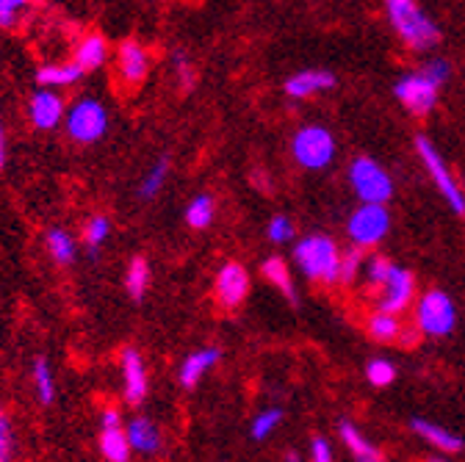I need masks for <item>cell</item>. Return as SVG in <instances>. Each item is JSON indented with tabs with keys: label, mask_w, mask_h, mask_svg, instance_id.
I'll list each match as a JSON object with an SVG mask.
<instances>
[{
	"label": "cell",
	"mask_w": 465,
	"mask_h": 462,
	"mask_svg": "<svg viewBox=\"0 0 465 462\" xmlns=\"http://www.w3.org/2000/svg\"><path fill=\"white\" fill-rule=\"evenodd\" d=\"M385 15L396 36L401 39L404 47H411L413 53H427L440 42V28L438 23L413 0H388Z\"/></svg>",
	"instance_id": "cell-1"
},
{
	"label": "cell",
	"mask_w": 465,
	"mask_h": 462,
	"mask_svg": "<svg viewBox=\"0 0 465 462\" xmlns=\"http://www.w3.org/2000/svg\"><path fill=\"white\" fill-rule=\"evenodd\" d=\"M341 247L324 236V233H313V236H305L294 244V258L297 269L313 280V282H324V285H332L338 282V266H341Z\"/></svg>",
	"instance_id": "cell-2"
},
{
	"label": "cell",
	"mask_w": 465,
	"mask_h": 462,
	"mask_svg": "<svg viewBox=\"0 0 465 462\" xmlns=\"http://www.w3.org/2000/svg\"><path fill=\"white\" fill-rule=\"evenodd\" d=\"M346 178L361 205H385L393 197L391 172L369 155H358L355 161H349Z\"/></svg>",
	"instance_id": "cell-3"
},
{
	"label": "cell",
	"mask_w": 465,
	"mask_h": 462,
	"mask_svg": "<svg viewBox=\"0 0 465 462\" xmlns=\"http://www.w3.org/2000/svg\"><path fill=\"white\" fill-rule=\"evenodd\" d=\"M291 155L308 172L327 169L335 161V136L324 125H302L291 139Z\"/></svg>",
	"instance_id": "cell-4"
},
{
	"label": "cell",
	"mask_w": 465,
	"mask_h": 462,
	"mask_svg": "<svg viewBox=\"0 0 465 462\" xmlns=\"http://www.w3.org/2000/svg\"><path fill=\"white\" fill-rule=\"evenodd\" d=\"M111 128L108 108L97 97H81L67 111V136L78 144L100 142Z\"/></svg>",
	"instance_id": "cell-5"
},
{
	"label": "cell",
	"mask_w": 465,
	"mask_h": 462,
	"mask_svg": "<svg viewBox=\"0 0 465 462\" xmlns=\"http://www.w3.org/2000/svg\"><path fill=\"white\" fill-rule=\"evenodd\" d=\"M454 324H457V308L446 291L432 288V291L421 294V300L416 302V329L421 335L446 338L454 332Z\"/></svg>",
	"instance_id": "cell-6"
},
{
	"label": "cell",
	"mask_w": 465,
	"mask_h": 462,
	"mask_svg": "<svg viewBox=\"0 0 465 462\" xmlns=\"http://www.w3.org/2000/svg\"><path fill=\"white\" fill-rule=\"evenodd\" d=\"M391 230V213L385 205H358L346 221V236L355 250H374Z\"/></svg>",
	"instance_id": "cell-7"
},
{
	"label": "cell",
	"mask_w": 465,
	"mask_h": 462,
	"mask_svg": "<svg viewBox=\"0 0 465 462\" xmlns=\"http://www.w3.org/2000/svg\"><path fill=\"white\" fill-rule=\"evenodd\" d=\"M416 150H419L421 163H424L427 172H430V178H432L435 189H438V192L443 194V200L449 202V208H451L457 216H465V194H462L460 183L454 181L451 169H449V163L443 161L440 150H438L427 136H416Z\"/></svg>",
	"instance_id": "cell-8"
},
{
	"label": "cell",
	"mask_w": 465,
	"mask_h": 462,
	"mask_svg": "<svg viewBox=\"0 0 465 462\" xmlns=\"http://www.w3.org/2000/svg\"><path fill=\"white\" fill-rule=\"evenodd\" d=\"M438 92L440 89L421 70L399 75V81L393 86L396 100L404 105L407 113H413V117H427V113L438 105Z\"/></svg>",
	"instance_id": "cell-9"
},
{
	"label": "cell",
	"mask_w": 465,
	"mask_h": 462,
	"mask_svg": "<svg viewBox=\"0 0 465 462\" xmlns=\"http://www.w3.org/2000/svg\"><path fill=\"white\" fill-rule=\"evenodd\" d=\"M413 300H416V277H413V271L404 269V266H393L388 282L382 285V291L377 297V310L399 316V313H404L407 308L413 305Z\"/></svg>",
	"instance_id": "cell-10"
},
{
	"label": "cell",
	"mask_w": 465,
	"mask_h": 462,
	"mask_svg": "<svg viewBox=\"0 0 465 462\" xmlns=\"http://www.w3.org/2000/svg\"><path fill=\"white\" fill-rule=\"evenodd\" d=\"M213 294H216V302L222 308H227V310L239 308L247 300V294H250V271L242 263H236V260L224 263L216 271Z\"/></svg>",
	"instance_id": "cell-11"
},
{
	"label": "cell",
	"mask_w": 465,
	"mask_h": 462,
	"mask_svg": "<svg viewBox=\"0 0 465 462\" xmlns=\"http://www.w3.org/2000/svg\"><path fill=\"white\" fill-rule=\"evenodd\" d=\"M28 120L39 131H53L64 120V97L53 89H39L28 100Z\"/></svg>",
	"instance_id": "cell-12"
},
{
	"label": "cell",
	"mask_w": 465,
	"mask_h": 462,
	"mask_svg": "<svg viewBox=\"0 0 465 462\" xmlns=\"http://www.w3.org/2000/svg\"><path fill=\"white\" fill-rule=\"evenodd\" d=\"M335 84H338V78L330 70H302L285 81V94L294 100H308V97L335 89Z\"/></svg>",
	"instance_id": "cell-13"
},
{
	"label": "cell",
	"mask_w": 465,
	"mask_h": 462,
	"mask_svg": "<svg viewBox=\"0 0 465 462\" xmlns=\"http://www.w3.org/2000/svg\"><path fill=\"white\" fill-rule=\"evenodd\" d=\"M116 70H120V75H123V81L128 86L142 84L147 78V70H150V55H147V50L139 42H134V39L123 42L120 44V53H116Z\"/></svg>",
	"instance_id": "cell-14"
},
{
	"label": "cell",
	"mask_w": 465,
	"mask_h": 462,
	"mask_svg": "<svg viewBox=\"0 0 465 462\" xmlns=\"http://www.w3.org/2000/svg\"><path fill=\"white\" fill-rule=\"evenodd\" d=\"M338 437L343 440V446L349 448V454L355 457V462H385V454L377 443H371L361 427L349 418H341L338 421Z\"/></svg>",
	"instance_id": "cell-15"
},
{
	"label": "cell",
	"mask_w": 465,
	"mask_h": 462,
	"mask_svg": "<svg viewBox=\"0 0 465 462\" xmlns=\"http://www.w3.org/2000/svg\"><path fill=\"white\" fill-rule=\"evenodd\" d=\"M219 360H222V349H219V346H203V349L192 352V355L181 363V369H178V382H181L186 390H192L194 385H200V379H203Z\"/></svg>",
	"instance_id": "cell-16"
},
{
	"label": "cell",
	"mask_w": 465,
	"mask_h": 462,
	"mask_svg": "<svg viewBox=\"0 0 465 462\" xmlns=\"http://www.w3.org/2000/svg\"><path fill=\"white\" fill-rule=\"evenodd\" d=\"M123 382H125V398L128 404H142L147 396V369L142 355L128 346L123 352Z\"/></svg>",
	"instance_id": "cell-17"
},
{
	"label": "cell",
	"mask_w": 465,
	"mask_h": 462,
	"mask_svg": "<svg viewBox=\"0 0 465 462\" xmlns=\"http://www.w3.org/2000/svg\"><path fill=\"white\" fill-rule=\"evenodd\" d=\"M411 429L419 435V437H424L430 446H435L438 451H443V454H460L462 451V437L457 435V432H451V429H446V427H440V424H432V421H427V418H413L411 421Z\"/></svg>",
	"instance_id": "cell-18"
},
{
	"label": "cell",
	"mask_w": 465,
	"mask_h": 462,
	"mask_svg": "<svg viewBox=\"0 0 465 462\" xmlns=\"http://www.w3.org/2000/svg\"><path fill=\"white\" fill-rule=\"evenodd\" d=\"M125 437H128L131 448L139 451V454L161 451V429L150 418H144V416H136V418H131L125 424Z\"/></svg>",
	"instance_id": "cell-19"
},
{
	"label": "cell",
	"mask_w": 465,
	"mask_h": 462,
	"mask_svg": "<svg viewBox=\"0 0 465 462\" xmlns=\"http://www.w3.org/2000/svg\"><path fill=\"white\" fill-rule=\"evenodd\" d=\"M261 274L266 277V282H272L277 291L291 302L297 305L300 302V294H297V285H294V277H291V269H288V260H282L280 255H272L261 263Z\"/></svg>",
	"instance_id": "cell-20"
},
{
	"label": "cell",
	"mask_w": 465,
	"mask_h": 462,
	"mask_svg": "<svg viewBox=\"0 0 465 462\" xmlns=\"http://www.w3.org/2000/svg\"><path fill=\"white\" fill-rule=\"evenodd\" d=\"M105 62H108V44H105V39L100 34L84 36L81 44L75 47V64L84 73H92V70H100Z\"/></svg>",
	"instance_id": "cell-21"
},
{
	"label": "cell",
	"mask_w": 465,
	"mask_h": 462,
	"mask_svg": "<svg viewBox=\"0 0 465 462\" xmlns=\"http://www.w3.org/2000/svg\"><path fill=\"white\" fill-rule=\"evenodd\" d=\"M45 247H47L50 258L55 263H62V266L73 263L75 255H78V244H75L70 230H64V227H50L47 233H45Z\"/></svg>",
	"instance_id": "cell-22"
},
{
	"label": "cell",
	"mask_w": 465,
	"mask_h": 462,
	"mask_svg": "<svg viewBox=\"0 0 465 462\" xmlns=\"http://www.w3.org/2000/svg\"><path fill=\"white\" fill-rule=\"evenodd\" d=\"M84 78V70L75 62L67 64H47L36 73V81L42 84V89H58V86H73Z\"/></svg>",
	"instance_id": "cell-23"
},
{
	"label": "cell",
	"mask_w": 465,
	"mask_h": 462,
	"mask_svg": "<svg viewBox=\"0 0 465 462\" xmlns=\"http://www.w3.org/2000/svg\"><path fill=\"white\" fill-rule=\"evenodd\" d=\"M366 332H369V338H371V340H377V343H393V340H399V338H401L404 324H401V319H399V316H391V313H380V310H374V313L366 319Z\"/></svg>",
	"instance_id": "cell-24"
},
{
	"label": "cell",
	"mask_w": 465,
	"mask_h": 462,
	"mask_svg": "<svg viewBox=\"0 0 465 462\" xmlns=\"http://www.w3.org/2000/svg\"><path fill=\"white\" fill-rule=\"evenodd\" d=\"M131 443L125 437V429H105L100 432V454L105 462H128L131 459Z\"/></svg>",
	"instance_id": "cell-25"
},
{
	"label": "cell",
	"mask_w": 465,
	"mask_h": 462,
	"mask_svg": "<svg viewBox=\"0 0 465 462\" xmlns=\"http://www.w3.org/2000/svg\"><path fill=\"white\" fill-rule=\"evenodd\" d=\"M166 178H169V158L161 155L147 172L144 178L139 181V197L142 200H155L161 194V189L166 186Z\"/></svg>",
	"instance_id": "cell-26"
},
{
	"label": "cell",
	"mask_w": 465,
	"mask_h": 462,
	"mask_svg": "<svg viewBox=\"0 0 465 462\" xmlns=\"http://www.w3.org/2000/svg\"><path fill=\"white\" fill-rule=\"evenodd\" d=\"M150 263L144 258H134L128 263V271H125V288H128V297L131 300H144L147 288H150Z\"/></svg>",
	"instance_id": "cell-27"
},
{
	"label": "cell",
	"mask_w": 465,
	"mask_h": 462,
	"mask_svg": "<svg viewBox=\"0 0 465 462\" xmlns=\"http://www.w3.org/2000/svg\"><path fill=\"white\" fill-rule=\"evenodd\" d=\"M213 216H216V202H213L211 194H197V197L186 205V224H189L192 230H205V227H211Z\"/></svg>",
	"instance_id": "cell-28"
},
{
	"label": "cell",
	"mask_w": 465,
	"mask_h": 462,
	"mask_svg": "<svg viewBox=\"0 0 465 462\" xmlns=\"http://www.w3.org/2000/svg\"><path fill=\"white\" fill-rule=\"evenodd\" d=\"M31 379H34V388H36L39 401L42 404H50L55 398V377H53V369H50V360L47 358H36L34 360Z\"/></svg>",
	"instance_id": "cell-29"
},
{
	"label": "cell",
	"mask_w": 465,
	"mask_h": 462,
	"mask_svg": "<svg viewBox=\"0 0 465 462\" xmlns=\"http://www.w3.org/2000/svg\"><path fill=\"white\" fill-rule=\"evenodd\" d=\"M111 236V219L108 216H92L86 224H84V244L92 255H97V250L108 241Z\"/></svg>",
	"instance_id": "cell-30"
},
{
	"label": "cell",
	"mask_w": 465,
	"mask_h": 462,
	"mask_svg": "<svg viewBox=\"0 0 465 462\" xmlns=\"http://www.w3.org/2000/svg\"><path fill=\"white\" fill-rule=\"evenodd\" d=\"M366 266V258H363V250H346L341 255V266H338V285H355L358 274L363 271Z\"/></svg>",
	"instance_id": "cell-31"
},
{
	"label": "cell",
	"mask_w": 465,
	"mask_h": 462,
	"mask_svg": "<svg viewBox=\"0 0 465 462\" xmlns=\"http://www.w3.org/2000/svg\"><path fill=\"white\" fill-rule=\"evenodd\" d=\"M393 266H396V263H393L391 258H385V255H371V258H366V266H363L366 282H369L371 288H377V291H382V285L388 282Z\"/></svg>",
	"instance_id": "cell-32"
},
{
	"label": "cell",
	"mask_w": 465,
	"mask_h": 462,
	"mask_svg": "<svg viewBox=\"0 0 465 462\" xmlns=\"http://www.w3.org/2000/svg\"><path fill=\"white\" fill-rule=\"evenodd\" d=\"M280 424H282V408H266L252 418L250 435H252V440H266Z\"/></svg>",
	"instance_id": "cell-33"
},
{
	"label": "cell",
	"mask_w": 465,
	"mask_h": 462,
	"mask_svg": "<svg viewBox=\"0 0 465 462\" xmlns=\"http://www.w3.org/2000/svg\"><path fill=\"white\" fill-rule=\"evenodd\" d=\"M396 366L388 360V358H374V360H369V366H366V379L374 385V388H388V385H393L396 382Z\"/></svg>",
	"instance_id": "cell-34"
},
{
	"label": "cell",
	"mask_w": 465,
	"mask_h": 462,
	"mask_svg": "<svg viewBox=\"0 0 465 462\" xmlns=\"http://www.w3.org/2000/svg\"><path fill=\"white\" fill-rule=\"evenodd\" d=\"M294 221H291L288 216H282V213H277V216H272L269 219V224H266V239L272 241V244H288L291 239H294Z\"/></svg>",
	"instance_id": "cell-35"
},
{
	"label": "cell",
	"mask_w": 465,
	"mask_h": 462,
	"mask_svg": "<svg viewBox=\"0 0 465 462\" xmlns=\"http://www.w3.org/2000/svg\"><path fill=\"white\" fill-rule=\"evenodd\" d=\"M28 9L25 0H0V28H17Z\"/></svg>",
	"instance_id": "cell-36"
},
{
	"label": "cell",
	"mask_w": 465,
	"mask_h": 462,
	"mask_svg": "<svg viewBox=\"0 0 465 462\" xmlns=\"http://www.w3.org/2000/svg\"><path fill=\"white\" fill-rule=\"evenodd\" d=\"M15 457V429L9 416L0 408V462H12Z\"/></svg>",
	"instance_id": "cell-37"
},
{
	"label": "cell",
	"mask_w": 465,
	"mask_h": 462,
	"mask_svg": "<svg viewBox=\"0 0 465 462\" xmlns=\"http://www.w3.org/2000/svg\"><path fill=\"white\" fill-rule=\"evenodd\" d=\"M421 73L440 89V86H446L449 84V78H451V67H449V62L446 59H432V62H427L424 67H421Z\"/></svg>",
	"instance_id": "cell-38"
},
{
	"label": "cell",
	"mask_w": 465,
	"mask_h": 462,
	"mask_svg": "<svg viewBox=\"0 0 465 462\" xmlns=\"http://www.w3.org/2000/svg\"><path fill=\"white\" fill-rule=\"evenodd\" d=\"M174 73H178V84H183L186 89L197 81V73L189 62V55L181 50V53H174Z\"/></svg>",
	"instance_id": "cell-39"
},
{
	"label": "cell",
	"mask_w": 465,
	"mask_h": 462,
	"mask_svg": "<svg viewBox=\"0 0 465 462\" xmlns=\"http://www.w3.org/2000/svg\"><path fill=\"white\" fill-rule=\"evenodd\" d=\"M311 462H332V446L327 437L311 440Z\"/></svg>",
	"instance_id": "cell-40"
},
{
	"label": "cell",
	"mask_w": 465,
	"mask_h": 462,
	"mask_svg": "<svg viewBox=\"0 0 465 462\" xmlns=\"http://www.w3.org/2000/svg\"><path fill=\"white\" fill-rule=\"evenodd\" d=\"M100 427H103V432L105 429H125L123 427V418H120V410H116V408H105L103 416H100Z\"/></svg>",
	"instance_id": "cell-41"
},
{
	"label": "cell",
	"mask_w": 465,
	"mask_h": 462,
	"mask_svg": "<svg viewBox=\"0 0 465 462\" xmlns=\"http://www.w3.org/2000/svg\"><path fill=\"white\" fill-rule=\"evenodd\" d=\"M6 163V136H4V125H0V169Z\"/></svg>",
	"instance_id": "cell-42"
},
{
	"label": "cell",
	"mask_w": 465,
	"mask_h": 462,
	"mask_svg": "<svg viewBox=\"0 0 465 462\" xmlns=\"http://www.w3.org/2000/svg\"><path fill=\"white\" fill-rule=\"evenodd\" d=\"M285 462H302V459H300L297 451H288V454H285Z\"/></svg>",
	"instance_id": "cell-43"
},
{
	"label": "cell",
	"mask_w": 465,
	"mask_h": 462,
	"mask_svg": "<svg viewBox=\"0 0 465 462\" xmlns=\"http://www.w3.org/2000/svg\"><path fill=\"white\" fill-rule=\"evenodd\" d=\"M430 462H449V459H443V457H435V459H430Z\"/></svg>",
	"instance_id": "cell-44"
}]
</instances>
